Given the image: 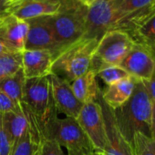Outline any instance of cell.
Returning a JSON list of instances; mask_svg holds the SVG:
<instances>
[{
    "instance_id": "cell-1",
    "label": "cell",
    "mask_w": 155,
    "mask_h": 155,
    "mask_svg": "<svg viewBox=\"0 0 155 155\" xmlns=\"http://www.w3.org/2000/svg\"><path fill=\"white\" fill-rule=\"evenodd\" d=\"M22 110L29 126L38 130L43 140L47 139L52 123L58 118L49 76L26 79L23 90Z\"/></svg>"
},
{
    "instance_id": "cell-2",
    "label": "cell",
    "mask_w": 155,
    "mask_h": 155,
    "mask_svg": "<svg viewBox=\"0 0 155 155\" xmlns=\"http://www.w3.org/2000/svg\"><path fill=\"white\" fill-rule=\"evenodd\" d=\"M152 107L153 103L144 83L137 80L129 101L113 110L117 126L130 146L134 135L138 132L151 137Z\"/></svg>"
},
{
    "instance_id": "cell-3",
    "label": "cell",
    "mask_w": 155,
    "mask_h": 155,
    "mask_svg": "<svg viewBox=\"0 0 155 155\" xmlns=\"http://www.w3.org/2000/svg\"><path fill=\"white\" fill-rule=\"evenodd\" d=\"M87 11L88 8L71 0L62 3L57 13L43 17L53 32L59 52L84 37Z\"/></svg>"
},
{
    "instance_id": "cell-4",
    "label": "cell",
    "mask_w": 155,
    "mask_h": 155,
    "mask_svg": "<svg viewBox=\"0 0 155 155\" xmlns=\"http://www.w3.org/2000/svg\"><path fill=\"white\" fill-rule=\"evenodd\" d=\"M98 42L94 38H82L65 48L55 57L52 72L69 83L89 72Z\"/></svg>"
},
{
    "instance_id": "cell-5",
    "label": "cell",
    "mask_w": 155,
    "mask_h": 155,
    "mask_svg": "<svg viewBox=\"0 0 155 155\" xmlns=\"http://www.w3.org/2000/svg\"><path fill=\"white\" fill-rule=\"evenodd\" d=\"M134 45L135 41L127 32L120 29L108 31L98 42L91 70L96 73L104 66H120Z\"/></svg>"
},
{
    "instance_id": "cell-6",
    "label": "cell",
    "mask_w": 155,
    "mask_h": 155,
    "mask_svg": "<svg viewBox=\"0 0 155 155\" xmlns=\"http://www.w3.org/2000/svg\"><path fill=\"white\" fill-rule=\"evenodd\" d=\"M47 139L56 140L68 150L67 155H91L95 149L77 119L65 117L56 119Z\"/></svg>"
},
{
    "instance_id": "cell-7",
    "label": "cell",
    "mask_w": 155,
    "mask_h": 155,
    "mask_svg": "<svg viewBox=\"0 0 155 155\" xmlns=\"http://www.w3.org/2000/svg\"><path fill=\"white\" fill-rule=\"evenodd\" d=\"M117 25V8L110 0H97L88 8L83 38L100 40Z\"/></svg>"
},
{
    "instance_id": "cell-8",
    "label": "cell",
    "mask_w": 155,
    "mask_h": 155,
    "mask_svg": "<svg viewBox=\"0 0 155 155\" xmlns=\"http://www.w3.org/2000/svg\"><path fill=\"white\" fill-rule=\"evenodd\" d=\"M77 120L89 137L95 150L104 153L107 146V135L100 102L84 104Z\"/></svg>"
},
{
    "instance_id": "cell-9",
    "label": "cell",
    "mask_w": 155,
    "mask_h": 155,
    "mask_svg": "<svg viewBox=\"0 0 155 155\" xmlns=\"http://www.w3.org/2000/svg\"><path fill=\"white\" fill-rule=\"evenodd\" d=\"M120 66L136 80L148 81L155 69V57L147 48L135 42Z\"/></svg>"
},
{
    "instance_id": "cell-10",
    "label": "cell",
    "mask_w": 155,
    "mask_h": 155,
    "mask_svg": "<svg viewBox=\"0 0 155 155\" xmlns=\"http://www.w3.org/2000/svg\"><path fill=\"white\" fill-rule=\"evenodd\" d=\"M49 80L58 113L77 119L83 104L75 96L70 83L55 73L49 76Z\"/></svg>"
},
{
    "instance_id": "cell-11",
    "label": "cell",
    "mask_w": 155,
    "mask_h": 155,
    "mask_svg": "<svg viewBox=\"0 0 155 155\" xmlns=\"http://www.w3.org/2000/svg\"><path fill=\"white\" fill-rule=\"evenodd\" d=\"M28 30L25 42L27 50L45 49L53 53L54 58L59 52V48L54 38L53 32L43 17L27 20Z\"/></svg>"
},
{
    "instance_id": "cell-12",
    "label": "cell",
    "mask_w": 155,
    "mask_h": 155,
    "mask_svg": "<svg viewBox=\"0 0 155 155\" xmlns=\"http://www.w3.org/2000/svg\"><path fill=\"white\" fill-rule=\"evenodd\" d=\"M28 30L27 21L13 14L0 16V41L13 51H23Z\"/></svg>"
},
{
    "instance_id": "cell-13",
    "label": "cell",
    "mask_w": 155,
    "mask_h": 155,
    "mask_svg": "<svg viewBox=\"0 0 155 155\" xmlns=\"http://www.w3.org/2000/svg\"><path fill=\"white\" fill-rule=\"evenodd\" d=\"M98 101L102 109L107 135V146L104 155H133L130 144L125 140L117 126L113 110L105 103L101 94Z\"/></svg>"
},
{
    "instance_id": "cell-14",
    "label": "cell",
    "mask_w": 155,
    "mask_h": 155,
    "mask_svg": "<svg viewBox=\"0 0 155 155\" xmlns=\"http://www.w3.org/2000/svg\"><path fill=\"white\" fill-rule=\"evenodd\" d=\"M54 55L49 50L34 49L22 51L23 72L26 79H37L50 76Z\"/></svg>"
},
{
    "instance_id": "cell-15",
    "label": "cell",
    "mask_w": 155,
    "mask_h": 155,
    "mask_svg": "<svg viewBox=\"0 0 155 155\" xmlns=\"http://www.w3.org/2000/svg\"><path fill=\"white\" fill-rule=\"evenodd\" d=\"M59 0H18L8 8V13L25 21L50 16L58 11Z\"/></svg>"
},
{
    "instance_id": "cell-16",
    "label": "cell",
    "mask_w": 155,
    "mask_h": 155,
    "mask_svg": "<svg viewBox=\"0 0 155 155\" xmlns=\"http://www.w3.org/2000/svg\"><path fill=\"white\" fill-rule=\"evenodd\" d=\"M72 91L83 105L91 102H97L101 94V90L97 81V76L93 70H90L71 83Z\"/></svg>"
},
{
    "instance_id": "cell-17",
    "label": "cell",
    "mask_w": 155,
    "mask_h": 155,
    "mask_svg": "<svg viewBox=\"0 0 155 155\" xmlns=\"http://www.w3.org/2000/svg\"><path fill=\"white\" fill-rule=\"evenodd\" d=\"M137 80L130 76L127 79L118 81L101 91V98L112 110H116L126 103L130 98Z\"/></svg>"
},
{
    "instance_id": "cell-18",
    "label": "cell",
    "mask_w": 155,
    "mask_h": 155,
    "mask_svg": "<svg viewBox=\"0 0 155 155\" xmlns=\"http://www.w3.org/2000/svg\"><path fill=\"white\" fill-rule=\"evenodd\" d=\"M127 33L136 43L147 48L155 57V12L132 26Z\"/></svg>"
},
{
    "instance_id": "cell-19",
    "label": "cell",
    "mask_w": 155,
    "mask_h": 155,
    "mask_svg": "<svg viewBox=\"0 0 155 155\" xmlns=\"http://www.w3.org/2000/svg\"><path fill=\"white\" fill-rule=\"evenodd\" d=\"M26 81V78L23 69H20L16 74L8 77L0 81V90L5 92L12 101L22 110L23 103V90ZM23 112V110H22Z\"/></svg>"
},
{
    "instance_id": "cell-20",
    "label": "cell",
    "mask_w": 155,
    "mask_h": 155,
    "mask_svg": "<svg viewBox=\"0 0 155 155\" xmlns=\"http://www.w3.org/2000/svg\"><path fill=\"white\" fill-rule=\"evenodd\" d=\"M4 128L9 134L13 145L29 130V124L26 116L18 112L0 113Z\"/></svg>"
},
{
    "instance_id": "cell-21",
    "label": "cell",
    "mask_w": 155,
    "mask_h": 155,
    "mask_svg": "<svg viewBox=\"0 0 155 155\" xmlns=\"http://www.w3.org/2000/svg\"><path fill=\"white\" fill-rule=\"evenodd\" d=\"M155 4V0H124L117 9V26ZM115 28V29H116Z\"/></svg>"
},
{
    "instance_id": "cell-22",
    "label": "cell",
    "mask_w": 155,
    "mask_h": 155,
    "mask_svg": "<svg viewBox=\"0 0 155 155\" xmlns=\"http://www.w3.org/2000/svg\"><path fill=\"white\" fill-rule=\"evenodd\" d=\"M22 51H11L0 56V81L22 69Z\"/></svg>"
},
{
    "instance_id": "cell-23",
    "label": "cell",
    "mask_w": 155,
    "mask_h": 155,
    "mask_svg": "<svg viewBox=\"0 0 155 155\" xmlns=\"http://www.w3.org/2000/svg\"><path fill=\"white\" fill-rule=\"evenodd\" d=\"M96 76L108 86L112 85L130 77L128 72L120 66H104L96 72Z\"/></svg>"
},
{
    "instance_id": "cell-24",
    "label": "cell",
    "mask_w": 155,
    "mask_h": 155,
    "mask_svg": "<svg viewBox=\"0 0 155 155\" xmlns=\"http://www.w3.org/2000/svg\"><path fill=\"white\" fill-rule=\"evenodd\" d=\"M133 155H155V140L138 132L131 143Z\"/></svg>"
},
{
    "instance_id": "cell-25",
    "label": "cell",
    "mask_w": 155,
    "mask_h": 155,
    "mask_svg": "<svg viewBox=\"0 0 155 155\" xmlns=\"http://www.w3.org/2000/svg\"><path fill=\"white\" fill-rule=\"evenodd\" d=\"M39 145L34 141L28 130L24 136L14 143L10 155H35Z\"/></svg>"
},
{
    "instance_id": "cell-26",
    "label": "cell",
    "mask_w": 155,
    "mask_h": 155,
    "mask_svg": "<svg viewBox=\"0 0 155 155\" xmlns=\"http://www.w3.org/2000/svg\"><path fill=\"white\" fill-rule=\"evenodd\" d=\"M40 155H66L61 146L54 140L44 139L40 143Z\"/></svg>"
},
{
    "instance_id": "cell-27",
    "label": "cell",
    "mask_w": 155,
    "mask_h": 155,
    "mask_svg": "<svg viewBox=\"0 0 155 155\" xmlns=\"http://www.w3.org/2000/svg\"><path fill=\"white\" fill-rule=\"evenodd\" d=\"M12 148L13 142L11 138L4 128L0 118V155H10Z\"/></svg>"
},
{
    "instance_id": "cell-28",
    "label": "cell",
    "mask_w": 155,
    "mask_h": 155,
    "mask_svg": "<svg viewBox=\"0 0 155 155\" xmlns=\"http://www.w3.org/2000/svg\"><path fill=\"white\" fill-rule=\"evenodd\" d=\"M7 112H18L24 114L22 110L12 101V100L0 90V113L2 114Z\"/></svg>"
},
{
    "instance_id": "cell-29",
    "label": "cell",
    "mask_w": 155,
    "mask_h": 155,
    "mask_svg": "<svg viewBox=\"0 0 155 155\" xmlns=\"http://www.w3.org/2000/svg\"><path fill=\"white\" fill-rule=\"evenodd\" d=\"M142 82L144 83L146 87V90L148 91L150 101H152L153 104H155V69H154L152 76L150 77V79L148 81H143Z\"/></svg>"
},
{
    "instance_id": "cell-30",
    "label": "cell",
    "mask_w": 155,
    "mask_h": 155,
    "mask_svg": "<svg viewBox=\"0 0 155 155\" xmlns=\"http://www.w3.org/2000/svg\"><path fill=\"white\" fill-rule=\"evenodd\" d=\"M8 8L7 0H0V16L8 13Z\"/></svg>"
},
{
    "instance_id": "cell-31",
    "label": "cell",
    "mask_w": 155,
    "mask_h": 155,
    "mask_svg": "<svg viewBox=\"0 0 155 155\" xmlns=\"http://www.w3.org/2000/svg\"><path fill=\"white\" fill-rule=\"evenodd\" d=\"M151 138L155 140V104L152 107V117H151Z\"/></svg>"
},
{
    "instance_id": "cell-32",
    "label": "cell",
    "mask_w": 155,
    "mask_h": 155,
    "mask_svg": "<svg viewBox=\"0 0 155 155\" xmlns=\"http://www.w3.org/2000/svg\"><path fill=\"white\" fill-rule=\"evenodd\" d=\"M75 1L78 2V3H80L81 5H82V6H84L86 8H89L93 3H95L97 0H75Z\"/></svg>"
},
{
    "instance_id": "cell-33",
    "label": "cell",
    "mask_w": 155,
    "mask_h": 155,
    "mask_svg": "<svg viewBox=\"0 0 155 155\" xmlns=\"http://www.w3.org/2000/svg\"><path fill=\"white\" fill-rule=\"evenodd\" d=\"M11 51H13V50L8 48L3 42L0 41V56L3 54H6V53H8V52H11Z\"/></svg>"
},
{
    "instance_id": "cell-34",
    "label": "cell",
    "mask_w": 155,
    "mask_h": 155,
    "mask_svg": "<svg viewBox=\"0 0 155 155\" xmlns=\"http://www.w3.org/2000/svg\"><path fill=\"white\" fill-rule=\"evenodd\" d=\"M124 1V0H110V2L115 6V8L118 9V8L121 5V3Z\"/></svg>"
},
{
    "instance_id": "cell-35",
    "label": "cell",
    "mask_w": 155,
    "mask_h": 155,
    "mask_svg": "<svg viewBox=\"0 0 155 155\" xmlns=\"http://www.w3.org/2000/svg\"><path fill=\"white\" fill-rule=\"evenodd\" d=\"M17 1H18V0H7V2H8V7H9L10 5H12L13 3L17 2Z\"/></svg>"
},
{
    "instance_id": "cell-36",
    "label": "cell",
    "mask_w": 155,
    "mask_h": 155,
    "mask_svg": "<svg viewBox=\"0 0 155 155\" xmlns=\"http://www.w3.org/2000/svg\"><path fill=\"white\" fill-rule=\"evenodd\" d=\"M91 155H104V153H102V152H100V151H97V150H95V151H93Z\"/></svg>"
},
{
    "instance_id": "cell-37",
    "label": "cell",
    "mask_w": 155,
    "mask_h": 155,
    "mask_svg": "<svg viewBox=\"0 0 155 155\" xmlns=\"http://www.w3.org/2000/svg\"><path fill=\"white\" fill-rule=\"evenodd\" d=\"M35 155H40V145L38 146V148L37 149L36 152H35Z\"/></svg>"
},
{
    "instance_id": "cell-38",
    "label": "cell",
    "mask_w": 155,
    "mask_h": 155,
    "mask_svg": "<svg viewBox=\"0 0 155 155\" xmlns=\"http://www.w3.org/2000/svg\"><path fill=\"white\" fill-rule=\"evenodd\" d=\"M60 1V3L62 4V3H67V2H69V1H71V0H59Z\"/></svg>"
}]
</instances>
